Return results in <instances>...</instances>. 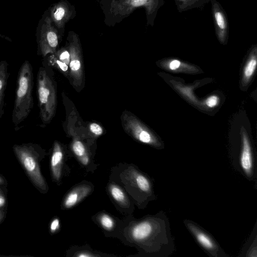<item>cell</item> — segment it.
Here are the masks:
<instances>
[{"label": "cell", "instance_id": "cell-4", "mask_svg": "<svg viewBox=\"0 0 257 257\" xmlns=\"http://www.w3.org/2000/svg\"><path fill=\"white\" fill-rule=\"evenodd\" d=\"M62 35L52 23L47 10L40 19L36 30L38 52L43 56L54 52Z\"/></svg>", "mask_w": 257, "mask_h": 257}, {"label": "cell", "instance_id": "cell-14", "mask_svg": "<svg viewBox=\"0 0 257 257\" xmlns=\"http://www.w3.org/2000/svg\"><path fill=\"white\" fill-rule=\"evenodd\" d=\"M109 192L111 196L116 201L122 204L127 203L126 197L123 191L117 186L111 185L109 187Z\"/></svg>", "mask_w": 257, "mask_h": 257}, {"label": "cell", "instance_id": "cell-18", "mask_svg": "<svg viewBox=\"0 0 257 257\" xmlns=\"http://www.w3.org/2000/svg\"><path fill=\"white\" fill-rule=\"evenodd\" d=\"M73 150L75 154L77 156L80 157V159L84 157L83 156L85 154V150L84 146L81 142H75L73 145Z\"/></svg>", "mask_w": 257, "mask_h": 257}, {"label": "cell", "instance_id": "cell-25", "mask_svg": "<svg viewBox=\"0 0 257 257\" xmlns=\"http://www.w3.org/2000/svg\"><path fill=\"white\" fill-rule=\"evenodd\" d=\"M57 64H58V65L59 66L60 68L64 71H66L68 69V66L67 65L63 63V62H62L59 60H57Z\"/></svg>", "mask_w": 257, "mask_h": 257}, {"label": "cell", "instance_id": "cell-22", "mask_svg": "<svg viewBox=\"0 0 257 257\" xmlns=\"http://www.w3.org/2000/svg\"><path fill=\"white\" fill-rule=\"evenodd\" d=\"M80 62L78 60H73L70 63V67L72 70L77 71L80 67Z\"/></svg>", "mask_w": 257, "mask_h": 257}, {"label": "cell", "instance_id": "cell-5", "mask_svg": "<svg viewBox=\"0 0 257 257\" xmlns=\"http://www.w3.org/2000/svg\"><path fill=\"white\" fill-rule=\"evenodd\" d=\"M184 225L196 242L210 257H228L218 241L209 232L194 221L185 219Z\"/></svg>", "mask_w": 257, "mask_h": 257}, {"label": "cell", "instance_id": "cell-16", "mask_svg": "<svg viewBox=\"0 0 257 257\" xmlns=\"http://www.w3.org/2000/svg\"><path fill=\"white\" fill-rule=\"evenodd\" d=\"M100 222L106 229H111L114 226L113 219L108 215L103 214L100 218Z\"/></svg>", "mask_w": 257, "mask_h": 257}, {"label": "cell", "instance_id": "cell-2", "mask_svg": "<svg viewBox=\"0 0 257 257\" xmlns=\"http://www.w3.org/2000/svg\"><path fill=\"white\" fill-rule=\"evenodd\" d=\"M104 15V23L114 26L128 17L137 9H145L147 24H152L153 17L158 8L159 0H99Z\"/></svg>", "mask_w": 257, "mask_h": 257}, {"label": "cell", "instance_id": "cell-30", "mask_svg": "<svg viewBox=\"0 0 257 257\" xmlns=\"http://www.w3.org/2000/svg\"><path fill=\"white\" fill-rule=\"evenodd\" d=\"M2 183V179L0 178V183Z\"/></svg>", "mask_w": 257, "mask_h": 257}, {"label": "cell", "instance_id": "cell-1", "mask_svg": "<svg viewBox=\"0 0 257 257\" xmlns=\"http://www.w3.org/2000/svg\"><path fill=\"white\" fill-rule=\"evenodd\" d=\"M132 236L149 256L169 257L176 250L169 219L164 211L148 216L135 224Z\"/></svg>", "mask_w": 257, "mask_h": 257}, {"label": "cell", "instance_id": "cell-27", "mask_svg": "<svg viewBox=\"0 0 257 257\" xmlns=\"http://www.w3.org/2000/svg\"><path fill=\"white\" fill-rule=\"evenodd\" d=\"M77 256H93V255H91L90 253H87V252H83L82 253H80V254H78Z\"/></svg>", "mask_w": 257, "mask_h": 257}, {"label": "cell", "instance_id": "cell-8", "mask_svg": "<svg viewBox=\"0 0 257 257\" xmlns=\"http://www.w3.org/2000/svg\"><path fill=\"white\" fill-rule=\"evenodd\" d=\"M37 84L40 114L42 119L47 120L52 111V88L51 82L43 70H40L38 72Z\"/></svg>", "mask_w": 257, "mask_h": 257}, {"label": "cell", "instance_id": "cell-17", "mask_svg": "<svg viewBox=\"0 0 257 257\" xmlns=\"http://www.w3.org/2000/svg\"><path fill=\"white\" fill-rule=\"evenodd\" d=\"M138 138L141 142L144 143L155 144L157 146L160 145L155 141H154L150 134L146 131H142L139 134Z\"/></svg>", "mask_w": 257, "mask_h": 257}, {"label": "cell", "instance_id": "cell-23", "mask_svg": "<svg viewBox=\"0 0 257 257\" xmlns=\"http://www.w3.org/2000/svg\"><path fill=\"white\" fill-rule=\"evenodd\" d=\"M181 65V62L178 60H173L169 63V67L172 70H175L178 68Z\"/></svg>", "mask_w": 257, "mask_h": 257}, {"label": "cell", "instance_id": "cell-28", "mask_svg": "<svg viewBox=\"0 0 257 257\" xmlns=\"http://www.w3.org/2000/svg\"><path fill=\"white\" fill-rule=\"evenodd\" d=\"M0 39H5L8 41H12L11 39L9 37L2 34L1 33H0Z\"/></svg>", "mask_w": 257, "mask_h": 257}, {"label": "cell", "instance_id": "cell-24", "mask_svg": "<svg viewBox=\"0 0 257 257\" xmlns=\"http://www.w3.org/2000/svg\"><path fill=\"white\" fill-rule=\"evenodd\" d=\"M69 52L66 50L62 52V53L60 55L59 58L61 60H64L66 59H68L69 57Z\"/></svg>", "mask_w": 257, "mask_h": 257}, {"label": "cell", "instance_id": "cell-26", "mask_svg": "<svg viewBox=\"0 0 257 257\" xmlns=\"http://www.w3.org/2000/svg\"><path fill=\"white\" fill-rule=\"evenodd\" d=\"M6 203V199L4 197L0 195V207L3 206Z\"/></svg>", "mask_w": 257, "mask_h": 257}, {"label": "cell", "instance_id": "cell-7", "mask_svg": "<svg viewBox=\"0 0 257 257\" xmlns=\"http://www.w3.org/2000/svg\"><path fill=\"white\" fill-rule=\"evenodd\" d=\"M47 11L52 23L62 35L66 23L76 14L74 6L67 0H60L52 4Z\"/></svg>", "mask_w": 257, "mask_h": 257}, {"label": "cell", "instance_id": "cell-11", "mask_svg": "<svg viewBox=\"0 0 257 257\" xmlns=\"http://www.w3.org/2000/svg\"><path fill=\"white\" fill-rule=\"evenodd\" d=\"M213 8V16L216 26L217 34L219 39L224 41L227 32V23L225 17L217 5H215Z\"/></svg>", "mask_w": 257, "mask_h": 257}, {"label": "cell", "instance_id": "cell-29", "mask_svg": "<svg viewBox=\"0 0 257 257\" xmlns=\"http://www.w3.org/2000/svg\"><path fill=\"white\" fill-rule=\"evenodd\" d=\"M178 1L181 2L182 3H186L188 0H178Z\"/></svg>", "mask_w": 257, "mask_h": 257}, {"label": "cell", "instance_id": "cell-20", "mask_svg": "<svg viewBox=\"0 0 257 257\" xmlns=\"http://www.w3.org/2000/svg\"><path fill=\"white\" fill-rule=\"evenodd\" d=\"M90 130L91 132L96 135H100L103 132L101 126L96 123H92L90 124Z\"/></svg>", "mask_w": 257, "mask_h": 257}, {"label": "cell", "instance_id": "cell-6", "mask_svg": "<svg viewBox=\"0 0 257 257\" xmlns=\"http://www.w3.org/2000/svg\"><path fill=\"white\" fill-rule=\"evenodd\" d=\"M14 151L33 182L38 188L46 189L45 180L41 173L34 148L27 144L15 145Z\"/></svg>", "mask_w": 257, "mask_h": 257}, {"label": "cell", "instance_id": "cell-13", "mask_svg": "<svg viewBox=\"0 0 257 257\" xmlns=\"http://www.w3.org/2000/svg\"><path fill=\"white\" fill-rule=\"evenodd\" d=\"M63 153L56 146L51 159V168L53 177L56 180H59L61 175Z\"/></svg>", "mask_w": 257, "mask_h": 257}, {"label": "cell", "instance_id": "cell-15", "mask_svg": "<svg viewBox=\"0 0 257 257\" xmlns=\"http://www.w3.org/2000/svg\"><path fill=\"white\" fill-rule=\"evenodd\" d=\"M256 58L255 56H252L247 61L243 71V78L248 80L253 74L256 67Z\"/></svg>", "mask_w": 257, "mask_h": 257}, {"label": "cell", "instance_id": "cell-10", "mask_svg": "<svg viewBox=\"0 0 257 257\" xmlns=\"http://www.w3.org/2000/svg\"><path fill=\"white\" fill-rule=\"evenodd\" d=\"M257 256V226L255 223L254 227L242 246L238 257H256Z\"/></svg>", "mask_w": 257, "mask_h": 257}, {"label": "cell", "instance_id": "cell-12", "mask_svg": "<svg viewBox=\"0 0 257 257\" xmlns=\"http://www.w3.org/2000/svg\"><path fill=\"white\" fill-rule=\"evenodd\" d=\"M7 64L6 61L0 62V118L4 113L5 92L9 77Z\"/></svg>", "mask_w": 257, "mask_h": 257}, {"label": "cell", "instance_id": "cell-21", "mask_svg": "<svg viewBox=\"0 0 257 257\" xmlns=\"http://www.w3.org/2000/svg\"><path fill=\"white\" fill-rule=\"evenodd\" d=\"M59 228V220L57 218L54 219L51 223L50 228L51 232H55Z\"/></svg>", "mask_w": 257, "mask_h": 257}, {"label": "cell", "instance_id": "cell-3", "mask_svg": "<svg viewBox=\"0 0 257 257\" xmlns=\"http://www.w3.org/2000/svg\"><path fill=\"white\" fill-rule=\"evenodd\" d=\"M33 68L29 61L26 60L22 65L18 76L12 114V120L15 126L21 123L28 117L33 107Z\"/></svg>", "mask_w": 257, "mask_h": 257}, {"label": "cell", "instance_id": "cell-19", "mask_svg": "<svg viewBox=\"0 0 257 257\" xmlns=\"http://www.w3.org/2000/svg\"><path fill=\"white\" fill-rule=\"evenodd\" d=\"M219 101V97L216 95H213L207 98L205 103L207 106L212 108L216 106Z\"/></svg>", "mask_w": 257, "mask_h": 257}, {"label": "cell", "instance_id": "cell-9", "mask_svg": "<svg viewBox=\"0 0 257 257\" xmlns=\"http://www.w3.org/2000/svg\"><path fill=\"white\" fill-rule=\"evenodd\" d=\"M91 188L86 185L78 186L72 190L65 197L64 206L70 208L75 206L90 192Z\"/></svg>", "mask_w": 257, "mask_h": 257}]
</instances>
